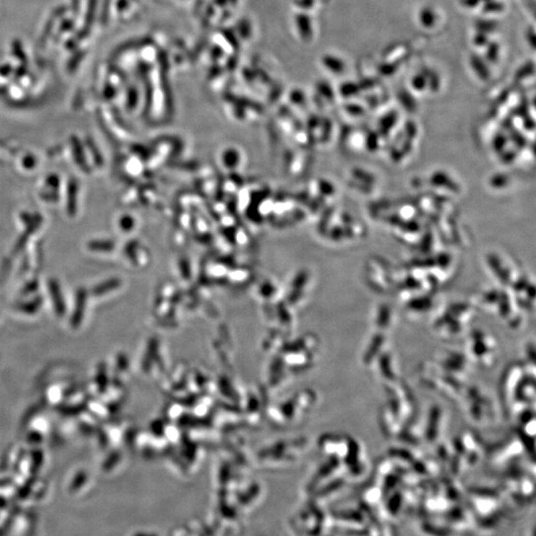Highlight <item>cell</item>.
<instances>
[{
  "instance_id": "1",
  "label": "cell",
  "mask_w": 536,
  "mask_h": 536,
  "mask_svg": "<svg viewBox=\"0 0 536 536\" xmlns=\"http://www.w3.org/2000/svg\"><path fill=\"white\" fill-rule=\"evenodd\" d=\"M437 21V16L433 9L430 7H424L420 10L419 13V22L422 26L426 28H430L435 25Z\"/></svg>"
},
{
  "instance_id": "2",
  "label": "cell",
  "mask_w": 536,
  "mask_h": 536,
  "mask_svg": "<svg viewBox=\"0 0 536 536\" xmlns=\"http://www.w3.org/2000/svg\"><path fill=\"white\" fill-rule=\"evenodd\" d=\"M412 86L416 91H422L426 86V78L423 75H416L412 80Z\"/></svg>"
}]
</instances>
